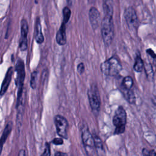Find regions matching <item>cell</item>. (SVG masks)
I'll use <instances>...</instances> for the list:
<instances>
[{
  "instance_id": "obj_1",
  "label": "cell",
  "mask_w": 156,
  "mask_h": 156,
  "mask_svg": "<svg viewBox=\"0 0 156 156\" xmlns=\"http://www.w3.org/2000/svg\"><path fill=\"white\" fill-rule=\"evenodd\" d=\"M15 71L16 72V86L18 88L17 93V102H16V108L22 107L23 105V85L24 81L25 79V67L24 63L23 60L19 58L15 65Z\"/></svg>"
},
{
  "instance_id": "obj_2",
  "label": "cell",
  "mask_w": 156,
  "mask_h": 156,
  "mask_svg": "<svg viewBox=\"0 0 156 156\" xmlns=\"http://www.w3.org/2000/svg\"><path fill=\"white\" fill-rule=\"evenodd\" d=\"M101 34L105 45H110L114 37V25L113 16L104 15L101 22Z\"/></svg>"
},
{
  "instance_id": "obj_3",
  "label": "cell",
  "mask_w": 156,
  "mask_h": 156,
  "mask_svg": "<svg viewBox=\"0 0 156 156\" xmlns=\"http://www.w3.org/2000/svg\"><path fill=\"white\" fill-rule=\"evenodd\" d=\"M102 72L107 76H115L121 70L122 66L119 60L112 57L104 62L101 66Z\"/></svg>"
},
{
  "instance_id": "obj_4",
  "label": "cell",
  "mask_w": 156,
  "mask_h": 156,
  "mask_svg": "<svg viewBox=\"0 0 156 156\" xmlns=\"http://www.w3.org/2000/svg\"><path fill=\"white\" fill-rule=\"evenodd\" d=\"M126 117L125 110L122 107H119L116 110L113 118V123L116 127L115 130V134H120L125 131Z\"/></svg>"
},
{
  "instance_id": "obj_5",
  "label": "cell",
  "mask_w": 156,
  "mask_h": 156,
  "mask_svg": "<svg viewBox=\"0 0 156 156\" xmlns=\"http://www.w3.org/2000/svg\"><path fill=\"white\" fill-rule=\"evenodd\" d=\"M82 139L85 149L88 155H94L96 149L94 147V142L93 136L91 135L87 126H83L82 128Z\"/></svg>"
},
{
  "instance_id": "obj_6",
  "label": "cell",
  "mask_w": 156,
  "mask_h": 156,
  "mask_svg": "<svg viewBox=\"0 0 156 156\" xmlns=\"http://www.w3.org/2000/svg\"><path fill=\"white\" fill-rule=\"evenodd\" d=\"M124 18L129 29L133 32L136 31L138 27L139 21L136 11L133 7H129L126 9Z\"/></svg>"
},
{
  "instance_id": "obj_7",
  "label": "cell",
  "mask_w": 156,
  "mask_h": 156,
  "mask_svg": "<svg viewBox=\"0 0 156 156\" xmlns=\"http://www.w3.org/2000/svg\"><path fill=\"white\" fill-rule=\"evenodd\" d=\"M54 123L56 127L57 134L62 138H67V129H68V122L66 119L61 115H56L54 117Z\"/></svg>"
},
{
  "instance_id": "obj_8",
  "label": "cell",
  "mask_w": 156,
  "mask_h": 156,
  "mask_svg": "<svg viewBox=\"0 0 156 156\" xmlns=\"http://www.w3.org/2000/svg\"><path fill=\"white\" fill-rule=\"evenodd\" d=\"M29 26L26 19L21 21V37L20 39L19 48L21 51H24L27 48V34Z\"/></svg>"
},
{
  "instance_id": "obj_9",
  "label": "cell",
  "mask_w": 156,
  "mask_h": 156,
  "mask_svg": "<svg viewBox=\"0 0 156 156\" xmlns=\"http://www.w3.org/2000/svg\"><path fill=\"white\" fill-rule=\"evenodd\" d=\"M88 97L91 108L93 110H98L100 107V99L97 87L95 85L91 86L88 90Z\"/></svg>"
},
{
  "instance_id": "obj_10",
  "label": "cell",
  "mask_w": 156,
  "mask_h": 156,
  "mask_svg": "<svg viewBox=\"0 0 156 156\" xmlns=\"http://www.w3.org/2000/svg\"><path fill=\"white\" fill-rule=\"evenodd\" d=\"M89 18L92 27L96 29L98 27L100 22V13L98 10L92 7L89 10Z\"/></svg>"
},
{
  "instance_id": "obj_11",
  "label": "cell",
  "mask_w": 156,
  "mask_h": 156,
  "mask_svg": "<svg viewBox=\"0 0 156 156\" xmlns=\"http://www.w3.org/2000/svg\"><path fill=\"white\" fill-rule=\"evenodd\" d=\"M13 72V68L12 67L9 68V69L5 74L4 80L2 81V83L1 84V89H0V96H3L7 91V90L9 88V86L10 85V81L12 80Z\"/></svg>"
},
{
  "instance_id": "obj_12",
  "label": "cell",
  "mask_w": 156,
  "mask_h": 156,
  "mask_svg": "<svg viewBox=\"0 0 156 156\" xmlns=\"http://www.w3.org/2000/svg\"><path fill=\"white\" fill-rule=\"evenodd\" d=\"M34 38L36 42L38 44H41L44 41V37L41 31V26L40 18L37 17L35 22L34 27Z\"/></svg>"
},
{
  "instance_id": "obj_13",
  "label": "cell",
  "mask_w": 156,
  "mask_h": 156,
  "mask_svg": "<svg viewBox=\"0 0 156 156\" xmlns=\"http://www.w3.org/2000/svg\"><path fill=\"white\" fill-rule=\"evenodd\" d=\"M66 24L62 22L59 30L56 34V41L59 45H64L66 42Z\"/></svg>"
},
{
  "instance_id": "obj_14",
  "label": "cell",
  "mask_w": 156,
  "mask_h": 156,
  "mask_svg": "<svg viewBox=\"0 0 156 156\" xmlns=\"http://www.w3.org/2000/svg\"><path fill=\"white\" fill-rule=\"evenodd\" d=\"M102 7L105 15L113 16L114 11V2L113 0H103Z\"/></svg>"
},
{
  "instance_id": "obj_15",
  "label": "cell",
  "mask_w": 156,
  "mask_h": 156,
  "mask_svg": "<svg viewBox=\"0 0 156 156\" xmlns=\"http://www.w3.org/2000/svg\"><path fill=\"white\" fill-rule=\"evenodd\" d=\"M12 124L11 122H9L6 125V126H5L4 130V132L2 134V136L0 138V154H1L2 147H3V145L5 143L7 138H8V136L10 133V132L12 131Z\"/></svg>"
},
{
  "instance_id": "obj_16",
  "label": "cell",
  "mask_w": 156,
  "mask_h": 156,
  "mask_svg": "<svg viewBox=\"0 0 156 156\" xmlns=\"http://www.w3.org/2000/svg\"><path fill=\"white\" fill-rule=\"evenodd\" d=\"M93 138H94V147L96 149V152H97L98 154H99V152H102V154H104V147H103V144L101 140L97 135H94Z\"/></svg>"
},
{
  "instance_id": "obj_17",
  "label": "cell",
  "mask_w": 156,
  "mask_h": 156,
  "mask_svg": "<svg viewBox=\"0 0 156 156\" xmlns=\"http://www.w3.org/2000/svg\"><path fill=\"white\" fill-rule=\"evenodd\" d=\"M144 68V62L140 57V55H138L135 61V64L133 65V69L136 72H141Z\"/></svg>"
},
{
  "instance_id": "obj_18",
  "label": "cell",
  "mask_w": 156,
  "mask_h": 156,
  "mask_svg": "<svg viewBox=\"0 0 156 156\" xmlns=\"http://www.w3.org/2000/svg\"><path fill=\"white\" fill-rule=\"evenodd\" d=\"M133 85V80L131 77L126 76L125 77L122 82V88L125 90H130L131 89Z\"/></svg>"
},
{
  "instance_id": "obj_19",
  "label": "cell",
  "mask_w": 156,
  "mask_h": 156,
  "mask_svg": "<svg viewBox=\"0 0 156 156\" xmlns=\"http://www.w3.org/2000/svg\"><path fill=\"white\" fill-rule=\"evenodd\" d=\"M125 93H124V96L127 100V101L130 103V104H133L135 102V96L134 94V93L130 90H125Z\"/></svg>"
},
{
  "instance_id": "obj_20",
  "label": "cell",
  "mask_w": 156,
  "mask_h": 156,
  "mask_svg": "<svg viewBox=\"0 0 156 156\" xmlns=\"http://www.w3.org/2000/svg\"><path fill=\"white\" fill-rule=\"evenodd\" d=\"M71 10L69 9V7H64V9H63V22L65 24H66L68 23V21H69L70 16H71Z\"/></svg>"
},
{
  "instance_id": "obj_21",
  "label": "cell",
  "mask_w": 156,
  "mask_h": 156,
  "mask_svg": "<svg viewBox=\"0 0 156 156\" xmlns=\"http://www.w3.org/2000/svg\"><path fill=\"white\" fill-rule=\"evenodd\" d=\"M38 72L34 71L31 74V78L30 81V85L32 89H35L37 86V80Z\"/></svg>"
},
{
  "instance_id": "obj_22",
  "label": "cell",
  "mask_w": 156,
  "mask_h": 156,
  "mask_svg": "<svg viewBox=\"0 0 156 156\" xmlns=\"http://www.w3.org/2000/svg\"><path fill=\"white\" fill-rule=\"evenodd\" d=\"M46 147L44 149V151L43 153L41 154V155H51V151H50V146L49 144L48 143H45Z\"/></svg>"
},
{
  "instance_id": "obj_23",
  "label": "cell",
  "mask_w": 156,
  "mask_h": 156,
  "mask_svg": "<svg viewBox=\"0 0 156 156\" xmlns=\"http://www.w3.org/2000/svg\"><path fill=\"white\" fill-rule=\"evenodd\" d=\"M85 71V66L83 63H80L77 66V71L79 74H82Z\"/></svg>"
},
{
  "instance_id": "obj_24",
  "label": "cell",
  "mask_w": 156,
  "mask_h": 156,
  "mask_svg": "<svg viewBox=\"0 0 156 156\" xmlns=\"http://www.w3.org/2000/svg\"><path fill=\"white\" fill-rule=\"evenodd\" d=\"M52 143L55 145H61L63 143V141L61 138H55L52 140Z\"/></svg>"
},
{
  "instance_id": "obj_25",
  "label": "cell",
  "mask_w": 156,
  "mask_h": 156,
  "mask_svg": "<svg viewBox=\"0 0 156 156\" xmlns=\"http://www.w3.org/2000/svg\"><path fill=\"white\" fill-rule=\"evenodd\" d=\"M147 53L151 55L152 58H156V54H155V52H154V51H152L151 49H148L147 51H146Z\"/></svg>"
},
{
  "instance_id": "obj_26",
  "label": "cell",
  "mask_w": 156,
  "mask_h": 156,
  "mask_svg": "<svg viewBox=\"0 0 156 156\" xmlns=\"http://www.w3.org/2000/svg\"><path fill=\"white\" fill-rule=\"evenodd\" d=\"M55 156H60V155H66V153L64 152H57L55 154Z\"/></svg>"
},
{
  "instance_id": "obj_27",
  "label": "cell",
  "mask_w": 156,
  "mask_h": 156,
  "mask_svg": "<svg viewBox=\"0 0 156 156\" xmlns=\"http://www.w3.org/2000/svg\"><path fill=\"white\" fill-rule=\"evenodd\" d=\"M18 155H26V152H25V151L22 149V150H20L19 153H18Z\"/></svg>"
},
{
  "instance_id": "obj_28",
  "label": "cell",
  "mask_w": 156,
  "mask_h": 156,
  "mask_svg": "<svg viewBox=\"0 0 156 156\" xmlns=\"http://www.w3.org/2000/svg\"><path fill=\"white\" fill-rule=\"evenodd\" d=\"M149 155H156V152L155 151L152 150L151 151H149Z\"/></svg>"
},
{
  "instance_id": "obj_29",
  "label": "cell",
  "mask_w": 156,
  "mask_h": 156,
  "mask_svg": "<svg viewBox=\"0 0 156 156\" xmlns=\"http://www.w3.org/2000/svg\"><path fill=\"white\" fill-rule=\"evenodd\" d=\"M152 103L154 104V105L156 106V96H154V97L152 98Z\"/></svg>"
},
{
  "instance_id": "obj_30",
  "label": "cell",
  "mask_w": 156,
  "mask_h": 156,
  "mask_svg": "<svg viewBox=\"0 0 156 156\" xmlns=\"http://www.w3.org/2000/svg\"><path fill=\"white\" fill-rule=\"evenodd\" d=\"M143 155H149V151H147L146 149H144L143 150Z\"/></svg>"
}]
</instances>
